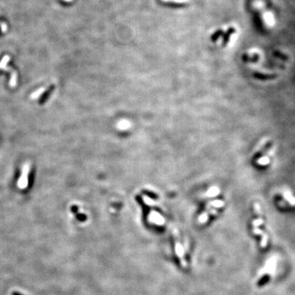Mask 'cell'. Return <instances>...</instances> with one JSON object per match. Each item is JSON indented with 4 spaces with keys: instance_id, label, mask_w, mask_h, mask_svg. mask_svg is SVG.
Wrapping results in <instances>:
<instances>
[{
    "instance_id": "1",
    "label": "cell",
    "mask_w": 295,
    "mask_h": 295,
    "mask_svg": "<svg viewBox=\"0 0 295 295\" xmlns=\"http://www.w3.org/2000/svg\"><path fill=\"white\" fill-rule=\"evenodd\" d=\"M224 206V202L221 200H215L211 202L208 204V208L204 213L202 214L199 217V222L204 224L208 220V218L211 215H215L217 213V209L221 208Z\"/></svg>"
},
{
    "instance_id": "2",
    "label": "cell",
    "mask_w": 295,
    "mask_h": 295,
    "mask_svg": "<svg viewBox=\"0 0 295 295\" xmlns=\"http://www.w3.org/2000/svg\"><path fill=\"white\" fill-rule=\"evenodd\" d=\"M275 147L272 143H268L267 147L263 150L256 161V165L260 167H267L271 163V157L273 155Z\"/></svg>"
},
{
    "instance_id": "3",
    "label": "cell",
    "mask_w": 295,
    "mask_h": 295,
    "mask_svg": "<svg viewBox=\"0 0 295 295\" xmlns=\"http://www.w3.org/2000/svg\"><path fill=\"white\" fill-rule=\"evenodd\" d=\"M173 236H174V238L176 255L178 258L180 263H181L182 267L185 269L187 267V263H186L185 258H184V250L183 247H182V245L181 244V240H180L178 233L175 229L173 231Z\"/></svg>"
},
{
    "instance_id": "4",
    "label": "cell",
    "mask_w": 295,
    "mask_h": 295,
    "mask_svg": "<svg viewBox=\"0 0 295 295\" xmlns=\"http://www.w3.org/2000/svg\"><path fill=\"white\" fill-rule=\"evenodd\" d=\"M30 171V164L25 163L23 167L21 177L17 182L18 187L21 189H25L28 185V177Z\"/></svg>"
},
{
    "instance_id": "5",
    "label": "cell",
    "mask_w": 295,
    "mask_h": 295,
    "mask_svg": "<svg viewBox=\"0 0 295 295\" xmlns=\"http://www.w3.org/2000/svg\"><path fill=\"white\" fill-rule=\"evenodd\" d=\"M283 197L287 200V202L291 206H295V197L289 191H286L283 193Z\"/></svg>"
},
{
    "instance_id": "6",
    "label": "cell",
    "mask_w": 295,
    "mask_h": 295,
    "mask_svg": "<svg viewBox=\"0 0 295 295\" xmlns=\"http://www.w3.org/2000/svg\"><path fill=\"white\" fill-rule=\"evenodd\" d=\"M258 216V219H256L253 221L252 224H253V226L254 227H258V226H261L264 224V220H263V218L262 217V214H256Z\"/></svg>"
},
{
    "instance_id": "7",
    "label": "cell",
    "mask_w": 295,
    "mask_h": 295,
    "mask_svg": "<svg viewBox=\"0 0 295 295\" xmlns=\"http://www.w3.org/2000/svg\"><path fill=\"white\" fill-rule=\"evenodd\" d=\"M152 219L153 222L156 223V224H158L159 225H161L164 223V220L163 219V217H161L159 214H157V213L152 214Z\"/></svg>"
},
{
    "instance_id": "8",
    "label": "cell",
    "mask_w": 295,
    "mask_h": 295,
    "mask_svg": "<svg viewBox=\"0 0 295 295\" xmlns=\"http://www.w3.org/2000/svg\"><path fill=\"white\" fill-rule=\"evenodd\" d=\"M268 243V235L264 232L262 235V240H261V247L265 248Z\"/></svg>"
},
{
    "instance_id": "9",
    "label": "cell",
    "mask_w": 295,
    "mask_h": 295,
    "mask_svg": "<svg viewBox=\"0 0 295 295\" xmlns=\"http://www.w3.org/2000/svg\"><path fill=\"white\" fill-rule=\"evenodd\" d=\"M10 60V57L8 55L4 56L3 59H2L1 62H0V69H4L6 66V64H7L8 62Z\"/></svg>"
},
{
    "instance_id": "10",
    "label": "cell",
    "mask_w": 295,
    "mask_h": 295,
    "mask_svg": "<svg viewBox=\"0 0 295 295\" xmlns=\"http://www.w3.org/2000/svg\"><path fill=\"white\" fill-rule=\"evenodd\" d=\"M165 2H174V3H184V2H187L189 0H162Z\"/></svg>"
},
{
    "instance_id": "11",
    "label": "cell",
    "mask_w": 295,
    "mask_h": 295,
    "mask_svg": "<svg viewBox=\"0 0 295 295\" xmlns=\"http://www.w3.org/2000/svg\"><path fill=\"white\" fill-rule=\"evenodd\" d=\"M253 232L255 234V235H262L263 233H264V232H263L262 230H261L260 229H259L258 228V227H253Z\"/></svg>"
},
{
    "instance_id": "12",
    "label": "cell",
    "mask_w": 295,
    "mask_h": 295,
    "mask_svg": "<svg viewBox=\"0 0 295 295\" xmlns=\"http://www.w3.org/2000/svg\"><path fill=\"white\" fill-rule=\"evenodd\" d=\"M12 295H23L21 293H19V292H13L12 293Z\"/></svg>"
},
{
    "instance_id": "13",
    "label": "cell",
    "mask_w": 295,
    "mask_h": 295,
    "mask_svg": "<svg viewBox=\"0 0 295 295\" xmlns=\"http://www.w3.org/2000/svg\"><path fill=\"white\" fill-rule=\"evenodd\" d=\"M64 1H72V0H64Z\"/></svg>"
}]
</instances>
